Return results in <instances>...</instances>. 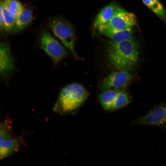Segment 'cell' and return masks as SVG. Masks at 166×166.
<instances>
[{"label":"cell","mask_w":166,"mask_h":166,"mask_svg":"<svg viewBox=\"0 0 166 166\" xmlns=\"http://www.w3.org/2000/svg\"><path fill=\"white\" fill-rule=\"evenodd\" d=\"M11 136L10 132L7 127L4 124L0 123V141Z\"/></svg>","instance_id":"obj_18"},{"label":"cell","mask_w":166,"mask_h":166,"mask_svg":"<svg viewBox=\"0 0 166 166\" xmlns=\"http://www.w3.org/2000/svg\"><path fill=\"white\" fill-rule=\"evenodd\" d=\"M48 27L75 59H78L75 48L76 37L74 29L69 22L60 17H54L48 22Z\"/></svg>","instance_id":"obj_3"},{"label":"cell","mask_w":166,"mask_h":166,"mask_svg":"<svg viewBox=\"0 0 166 166\" xmlns=\"http://www.w3.org/2000/svg\"><path fill=\"white\" fill-rule=\"evenodd\" d=\"M106 58L109 65L115 70L132 72L137 66L140 51L138 43L131 38L120 41L107 40Z\"/></svg>","instance_id":"obj_1"},{"label":"cell","mask_w":166,"mask_h":166,"mask_svg":"<svg viewBox=\"0 0 166 166\" xmlns=\"http://www.w3.org/2000/svg\"><path fill=\"white\" fill-rule=\"evenodd\" d=\"M136 24V18L134 14L117 6L110 20L98 30L108 28L117 29L132 28Z\"/></svg>","instance_id":"obj_7"},{"label":"cell","mask_w":166,"mask_h":166,"mask_svg":"<svg viewBox=\"0 0 166 166\" xmlns=\"http://www.w3.org/2000/svg\"><path fill=\"white\" fill-rule=\"evenodd\" d=\"M132 28L117 29L108 28L98 30L101 35L115 41H123L132 38Z\"/></svg>","instance_id":"obj_9"},{"label":"cell","mask_w":166,"mask_h":166,"mask_svg":"<svg viewBox=\"0 0 166 166\" xmlns=\"http://www.w3.org/2000/svg\"><path fill=\"white\" fill-rule=\"evenodd\" d=\"M143 3L166 23V11L159 0H142Z\"/></svg>","instance_id":"obj_15"},{"label":"cell","mask_w":166,"mask_h":166,"mask_svg":"<svg viewBox=\"0 0 166 166\" xmlns=\"http://www.w3.org/2000/svg\"><path fill=\"white\" fill-rule=\"evenodd\" d=\"M2 0H0V34L5 32L4 21L2 12Z\"/></svg>","instance_id":"obj_19"},{"label":"cell","mask_w":166,"mask_h":166,"mask_svg":"<svg viewBox=\"0 0 166 166\" xmlns=\"http://www.w3.org/2000/svg\"><path fill=\"white\" fill-rule=\"evenodd\" d=\"M39 43L41 49L50 57L55 65L69 55L64 46L46 30L42 32Z\"/></svg>","instance_id":"obj_4"},{"label":"cell","mask_w":166,"mask_h":166,"mask_svg":"<svg viewBox=\"0 0 166 166\" xmlns=\"http://www.w3.org/2000/svg\"><path fill=\"white\" fill-rule=\"evenodd\" d=\"M89 94V92L80 84H69L61 90L53 110L61 115L73 114L86 100Z\"/></svg>","instance_id":"obj_2"},{"label":"cell","mask_w":166,"mask_h":166,"mask_svg":"<svg viewBox=\"0 0 166 166\" xmlns=\"http://www.w3.org/2000/svg\"><path fill=\"white\" fill-rule=\"evenodd\" d=\"M110 89L105 90L100 94L98 98L102 108L106 111L112 110L113 104L119 90Z\"/></svg>","instance_id":"obj_12"},{"label":"cell","mask_w":166,"mask_h":166,"mask_svg":"<svg viewBox=\"0 0 166 166\" xmlns=\"http://www.w3.org/2000/svg\"><path fill=\"white\" fill-rule=\"evenodd\" d=\"M33 18L31 11L24 8L15 18L14 32L20 31L26 28L30 23Z\"/></svg>","instance_id":"obj_13"},{"label":"cell","mask_w":166,"mask_h":166,"mask_svg":"<svg viewBox=\"0 0 166 166\" xmlns=\"http://www.w3.org/2000/svg\"><path fill=\"white\" fill-rule=\"evenodd\" d=\"M21 140L11 136L0 141V154L3 158L9 156L19 149Z\"/></svg>","instance_id":"obj_11"},{"label":"cell","mask_w":166,"mask_h":166,"mask_svg":"<svg viewBox=\"0 0 166 166\" xmlns=\"http://www.w3.org/2000/svg\"><path fill=\"white\" fill-rule=\"evenodd\" d=\"M12 15L15 18L24 9L21 3L18 0H5Z\"/></svg>","instance_id":"obj_17"},{"label":"cell","mask_w":166,"mask_h":166,"mask_svg":"<svg viewBox=\"0 0 166 166\" xmlns=\"http://www.w3.org/2000/svg\"><path fill=\"white\" fill-rule=\"evenodd\" d=\"M131 124L155 126L166 132V101L154 106L146 114L133 120Z\"/></svg>","instance_id":"obj_5"},{"label":"cell","mask_w":166,"mask_h":166,"mask_svg":"<svg viewBox=\"0 0 166 166\" xmlns=\"http://www.w3.org/2000/svg\"><path fill=\"white\" fill-rule=\"evenodd\" d=\"M3 158V157L0 154V160Z\"/></svg>","instance_id":"obj_20"},{"label":"cell","mask_w":166,"mask_h":166,"mask_svg":"<svg viewBox=\"0 0 166 166\" xmlns=\"http://www.w3.org/2000/svg\"><path fill=\"white\" fill-rule=\"evenodd\" d=\"M134 76L131 73L124 70H115L106 76L101 82L102 91L110 89H123L132 82Z\"/></svg>","instance_id":"obj_6"},{"label":"cell","mask_w":166,"mask_h":166,"mask_svg":"<svg viewBox=\"0 0 166 166\" xmlns=\"http://www.w3.org/2000/svg\"><path fill=\"white\" fill-rule=\"evenodd\" d=\"M14 62L10 48L0 41V76L6 75L12 71Z\"/></svg>","instance_id":"obj_8"},{"label":"cell","mask_w":166,"mask_h":166,"mask_svg":"<svg viewBox=\"0 0 166 166\" xmlns=\"http://www.w3.org/2000/svg\"><path fill=\"white\" fill-rule=\"evenodd\" d=\"M2 5L5 31L7 33L14 32L15 18L11 13L5 0H2Z\"/></svg>","instance_id":"obj_14"},{"label":"cell","mask_w":166,"mask_h":166,"mask_svg":"<svg viewBox=\"0 0 166 166\" xmlns=\"http://www.w3.org/2000/svg\"><path fill=\"white\" fill-rule=\"evenodd\" d=\"M117 6L111 3L104 7L98 14L93 24L94 30H99L107 23L112 17Z\"/></svg>","instance_id":"obj_10"},{"label":"cell","mask_w":166,"mask_h":166,"mask_svg":"<svg viewBox=\"0 0 166 166\" xmlns=\"http://www.w3.org/2000/svg\"><path fill=\"white\" fill-rule=\"evenodd\" d=\"M131 102V99L128 93L124 90L120 89L113 104L112 110L121 109Z\"/></svg>","instance_id":"obj_16"}]
</instances>
